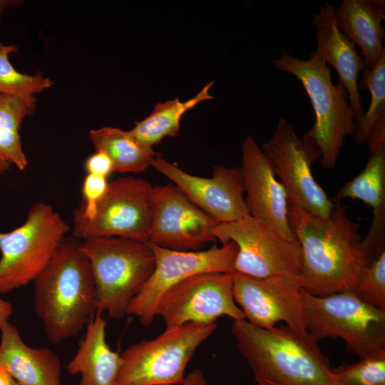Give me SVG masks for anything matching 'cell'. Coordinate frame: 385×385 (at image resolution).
I'll use <instances>...</instances> for the list:
<instances>
[{"instance_id": "ab89813d", "label": "cell", "mask_w": 385, "mask_h": 385, "mask_svg": "<svg viewBox=\"0 0 385 385\" xmlns=\"http://www.w3.org/2000/svg\"><path fill=\"white\" fill-rule=\"evenodd\" d=\"M257 385H258V384H257Z\"/></svg>"}, {"instance_id": "603a6c76", "label": "cell", "mask_w": 385, "mask_h": 385, "mask_svg": "<svg viewBox=\"0 0 385 385\" xmlns=\"http://www.w3.org/2000/svg\"><path fill=\"white\" fill-rule=\"evenodd\" d=\"M88 137L95 150L111 160L113 172L138 173L145 171L158 155L153 148L138 143L129 130L113 127L92 129Z\"/></svg>"}, {"instance_id": "44dd1931", "label": "cell", "mask_w": 385, "mask_h": 385, "mask_svg": "<svg viewBox=\"0 0 385 385\" xmlns=\"http://www.w3.org/2000/svg\"><path fill=\"white\" fill-rule=\"evenodd\" d=\"M336 17L342 32L360 48L365 68L372 69L385 53L384 0H343Z\"/></svg>"}, {"instance_id": "8992f818", "label": "cell", "mask_w": 385, "mask_h": 385, "mask_svg": "<svg viewBox=\"0 0 385 385\" xmlns=\"http://www.w3.org/2000/svg\"><path fill=\"white\" fill-rule=\"evenodd\" d=\"M302 295L306 329L315 340L341 339L359 359L385 353V310L351 291L317 296L302 289Z\"/></svg>"}, {"instance_id": "8fae6325", "label": "cell", "mask_w": 385, "mask_h": 385, "mask_svg": "<svg viewBox=\"0 0 385 385\" xmlns=\"http://www.w3.org/2000/svg\"><path fill=\"white\" fill-rule=\"evenodd\" d=\"M262 150L289 199L321 218L330 215L334 203L317 183L311 170L313 163L321 158V152L312 140L299 138L293 125L282 118Z\"/></svg>"}, {"instance_id": "30bf717a", "label": "cell", "mask_w": 385, "mask_h": 385, "mask_svg": "<svg viewBox=\"0 0 385 385\" xmlns=\"http://www.w3.org/2000/svg\"><path fill=\"white\" fill-rule=\"evenodd\" d=\"M153 188L148 180L134 177L109 182L93 219L74 213L72 237L81 241L119 237L148 243Z\"/></svg>"}, {"instance_id": "2e32d148", "label": "cell", "mask_w": 385, "mask_h": 385, "mask_svg": "<svg viewBox=\"0 0 385 385\" xmlns=\"http://www.w3.org/2000/svg\"><path fill=\"white\" fill-rule=\"evenodd\" d=\"M151 166L173 181L195 205L217 222H228L249 215L240 168L217 165L210 178L186 173L158 155Z\"/></svg>"}, {"instance_id": "7a4b0ae2", "label": "cell", "mask_w": 385, "mask_h": 385, "mask_svg": "<svg viewBox=\"0 0 385 385\" xmlns=\"http://www.w3.org/2000/svg\"><path fill=\"white\" fill-rule=\"evenodd\" d=\"M34 310L53 344L77 335L97 313L90 262L81 241L66 237L34 280Z\"/></svg>"}, {"instance_id": "277c9868", "label": "cell", "mask_w": 385, "mask_h": 385, "mask_svg": "<svg viewBox=\"0 0 385 385\" xmlns=\"http://www.w3.org/2000/svg\"><path fill=\"white\" fill-rule=\"evenodd\" d=\"M272 65L297 78L310 99L315 121L304 136L312 140L321 152L320 163L326 170L337 164L346 136L355 127V114L347 91L340 83L332 81L331 68L314 52L301 60L282 51Z\"/></svg>"}, {"instance_id": "ac0fdd59", "label": "cell", "mask_w": 385, "mask_h": 385, "mask_svg": "<svg viewBox=\"0 0 385 385\" xmlns=\"http://www.w3.org/2000/svg\"><path fill=\"white\" fill-rule=\"evenodd\" d=\"M319 6V10L313 14L311 19L317 38V50L314 52L337 71L339 83L345 87L357 118L364 112L358 88L359 76L365 68L363 59L355 45L339 29L336 7L328 2L320 4Z\"/></svg>"}, {"instance_id": "74e56055", "label": "cell", "mask_w": 385, "mask_h": 385, "mask_svg": "<svg viewBox=\"0 0 385 385\" xmlns=\"http://www.w3.org/2000/svg\"><path fill=\"white\" fill-rule=\"evenodd\" d=\"M333 385H349V384H342V383L334 382Z\"/></svg>"}, {"instance_id": "9a60e30c", "label": "cell", "mask_w": 385, "mask_h": 385, "mask_svg": "<svg viewBox=\"0 0 385 385\" xmlns=\"http://www.w3.org/2000/svg\"><path fill=\"white\" fill-rule=\"evenodd\" d=\"M217 223L176 185L153 186L148 243L175 250H199L215 240L212 230Z\"/></svg>"}, {"instance_id": "ffe728a7", "label": "cell", "mask_w": 385, "mask_h": 385, "mask_svg": "<svg viewBox=\"0 0 385 385\" xmlns=\"http://www.w3.org/2000/svg\"><path fill=\"white\" fill-rule=\"evenodd\" d=\"M0 332V366L19 385H61V363L53 351L28 346L9 322Z\"/></svg>"}, {"instance_id": "4fadbf2b", "label": "cell", "mask_w": 385, "mask_h": 385, "mask_svg": "<svg viewBox=\"0 0 385 385\" xmlns=\"http://www.w3.org/2000/svg\"><path fill=\"white\" fill-rule=\"evenodd\" d=\"M156 315L166 328L213 324L222 316L245 319L234 298L232 272L202 273L180 282L160 298Z\"/></svg>"}, {"instance_id": "d6a6232c", "label": "cell", "mask_w": 385, "mask_h": 385, "mask_svg": "<svg viewBox=\"0 0 385 385\" xmlns=\"http://www.w3.org/2000/svg\"><path fill=\"white\" fill-rule=\"evenodd\" d=\"M182 385H207V381L203 372L199 369H195L185 376Z\"/></svg>"}, {"instance_id": "f1b7e54d", "label": "cell", "mask_w": 385, "mask_h": 385, "mask_svg": "<svg viewBox=\"0 0 385 385\" xmlns=\"http://www.w3.org/2000/svg\"><path fill=\"white\" fill-rule=\"evenodd\" d=\"M34 96L0 94V128L19 131L24 120L36 110Z\"/></svg>"}, {"instance_id": "f546056e", "label": "cell", "mask_w": 385, "mask_h": 385, "mask_svg": "<svg viewBox=\"0 0 385 385\" xmlns=\"http://www.w3.org/2000/svg\"><path fill=\"white\" fill-rule=\"evenodd\" d=\"M108 183L107 178L87 174L82 184L83 202L74 213L86 220L93 219L99 202L107 191Z\"/></svg>"}, {"instance_id": "d4e9b609", "label": "cell", "mask_w": 385, "mask_h": 385, "mask_svg": "<svg viewBox=\"0 0 385 385\" xmlns=\"http://www.w3.org/2000/svg\"><path fill=\"white\" fill-rule=\"evenodd\" d=\"M359 90H368L370 103L366 112L355 118L351 134L355 143L367 144L370 133L379 123H385V53L372 69L364 68L358 81Z\"/></svg>"}, {"instance_id": "3957f363", "label": "cell", "mask_w": 385, "mask_h": 385, "mask_svg": "<svg viewBox=\"0 0 385 385\" xmlns=\"http://www.w3.org/2000/svg\"><path fill=\"white\" fill-rule=\"evenodd\" d=\"M231 332L258 385H333L332 368L318 342L286 325L262 328L233 320Z\"/></svg>"}, {"instance_id": "f35d334b", "label": "cell", "mask_w": 385, "mask_h": 385, "mask_svg": "<svg viewBox=\"0 0 385 385\" xmlns=\"http://www.w3.org/2000/svg\"><path fill=\"white\" fill-rule=\"evenodd\" d=\"M0 20H1V19H0ZM1 46H2V44L0 43V47H1Z\"/></svg>"}, {"instance_id": "5bb4252c", "label": "cell", "mask_w": 385, "mask_h": 385, "mask_svg": "<svg viewBox=\"0 0 385 385\" xmlns=\"http://www.w3.org/2000/svg\"><path fill=\"white\" fill-rule=\"evenodd\" d=\"M235 302L245 319L258 327L279 322L299 333H307L301 277L277 275L257 278L232 272Z\"/></svg>"}, {"instance_id": "ba28073f", "label": "cell", "mask_w": 385, "mask_h": 385, "mask_svg": "<svg viewBox=\"0 0 385 385\" xmlns=\"http://www.w3.org/2000/svg\"><path fill=\"white\" fill-rule=\"evenodd\" d=\"M71 230L50 205L38 202L31 206L22 225L0 232V294L34 282Z\"/></svg>"}, {"instance_id": "5b68a950", "label": "cell", "mask_w": 385, "mask_h": 385, "mask_svg": "<svg viewBox=\"0 0 385 385\" xmlns=\"http://www.w3.org/2000/svg\"><path fill=\"white\" fill-rule=\"evenodd\" d=\"M97 292V312L119 319L142 289L155 267L146 242L119 237H97L81 241Z\"/></svg>"}, {"instance_id": "d590c367", "label": "cell", "mask_w": 385, "mask_h": 385, "mask_svg": "<svg viewBox=\"0 0 385 385\" xmlns=\"http://www.w3.org/2000/svg\"><path fill=\"white\" fill-rule=\"evenodd\" d=\"M19 1L14 0H0V19L2 12L7 8L14 6L15 5L19 4Z\"/></svg>"}, {"instance_id": "4dcf8cb0", "label": "cell", "mask_w": 385, "mask_h": 385, "mask_svg": "<svg viewBox=\"0 0 385 385\" xmlns=\"http://www.w3.org/2000/svg\"><path fill=\"white\" fill-rule=\"evenodd\" d=\"M0 155L19 170H24L28 164L18 130L0 128Z\"/></svg>"}, {"instance_id": "7c38bea8", "label": "cell", "mask_w": 385, "mask_h": 385, "mask_svg": "<svg viewBox=\"0 0 385 385\" xmlns=\"http://www.w3.org/2000/svg\"><path fill=\"white\" fill-rule=\"evenodd\" d=\"M155 257L153 271L131 301L127 314L136 317L145 327L156 315L163 295L171 287L192 276L206 272H232L237 248L233 242L207 250L184 251L150 244Z\"/></svg>"}, {"instance_id": "cb8c5ba5", "label": "cell", "mask_w": 385, "mask_h": 385, "mask_svg": "<svg viewBox=\"0 0 385 385\" xmlns=\"http://www.w3.org/2000/svg\"><path fill=\"white\" fill-rule=\"evenodd\" d=\"M214 83L205 86L194 97L181 101L178 98L155 105L152 113L140 121H136L130 130L140 144L153 148L164 138L175 136L180 130L183 115L197 104L213 98L210 90Z\"/></svg>"}, {"instance_id": "52a82bcc", "label": "cell", "mask_w": 385, "mask_h": 385, "mask_svg": "<svg viewBox=\"0 0 385 385\" xmlns=\"http://www.w3.org/2000/svg\"><path fill=\"white\" fill-rule=\"evenodd\" d=\"M216 329V323H189L130 345L120 354L115 385L182 384L195 351Z\"/></svg>"}, {"instance_id": "e0dca14e", "label": "cell", "mask_w": 385, "mask_h": 385, "mask_svg": "<svg viewBox=\"0 0 385 385\" xmlns=\"http://www.w3.org/2000/svg\"><path fill=\"white\" fill-rule=\"evenodd\" d=\"M242 155L245 201L250 215L272 226L284 238L296 240L289 223L287 191L251 136L242 143Z\"/></svg>"}, {"instance_id": "83f0119b", "label": "cell", "mask_w": 385, "mask_h": 385, "mask_svg": "<svg viewBox=\"0 0 385 385\" xmlns=\"http://www.w3.org/2000/svg\"><path fill=\"white\" fill-rule=\"evenodd\" d=\"M353 292L366 303L385 310V251L369 263Z\"/></svg>"}, {"instance_id": "6da1fadb", "label": "cell", "mask_w": 385, "mask_h": 385, "mask_svg": "<svg viewBox=\"0 0 385 385\" xmlns=\"http://www.w3.org/2000/svg\"><path fill=\"white\" fill-rule=\"evenodd\" d=\"M327 218L309 212L288 198V217L302 252V289L317 296L353 292L369 261L359 225L340 202Z\"/></svg>"}, {"instance_id": "4316f807", "label": "cell", "mask_w": 385, "mask_h": 385, "mask_svg": "<svg viewBox=\"0 0 385 385\" xmlns=\"http://www.w3.org/2000/svg\"><path fill=\"white\" fill-rule=\"evenodd\" d=\"M334 382L349 385H385V353L332 369Z\"/></svg>"}, {"instance_id": "8d00e7d4", "label": "cell", "mask_w": 385, "mask_h": 385, "mask_svg": "<svg viewBox=\"0 0 385 385\" xmlns=\"http://www.w3.org/2000/svg\"><path fill=\"white\" fill-rule=\"evenodd\" d=\"M11 164L0 155V175L4 174L10 168Z\"/></svg>"}, {"instance_id": "1f68e13d", "label": "cell", "mask_w": 385, "mask_h": 385, "mask_svg": "<svg viewBox=\"0 0 385 385\" xmlns=\"http://www.w3.org/2000/svg\"><path fill=\"white\" fill-rule=\"evenodd\" d=\"M84 168L87 174L107 178L113 172V165L110 158L105 153L98 150H95L86 158Z\"/></svg>"}, {"instance_id": "484cf974", "label": "cell", "mask_w": 385, "mask_h": 385, "mask_svg": "<svg viewBox=\"0 0 385 385\" xmlns=\"http://www.w3.org/2000/svg\"><path fill=\"white\" fill-rule=\"evenodd\" d=\"M16 49L14 45L2 44L0 47V94L34 96L51 88L53 81L41 72L29 75L14 68L9 60V55Z\"/></svg>"}, {"instance_id": "e575fe53", "label": "cell", "mask_w": 385, "mask_h": 385, "mask_svg": "<svg viewBox=\"0 0 385 385\" xmlns=\"http://www.w3.org/2000/svg\"><path fill=\"white\" fill-rule=\"evenodd\" d=\"M0 385H19L11 374L0 366Z\"/></svg>"}, {"instance_id": "836d02e7", "label": "cell", "mask_w": 385, "mask_h": 385, "mask_svg": "<svg viewBox=\"0 0 385 385\" xmlns=\"http://www.w3.org/2000/svg\"><path fill=\"white\" fill-rule=\"evenodd\" d=\"M12 313L13 307L11 304L0 297V327L4 323L9 322Z\"/></svg>"}, {"instance_id": "7402d4cb", "label": "cell", "mask_w": 385, "mask_h": 385, "mask_svg": "<svg viewBox=\"0 0 385 385\" xmlns=\"http://www.w3.org/2000/svg\"><path fill=\"white\" fill-rule=\"evenodd\" d=\"M86 327L85 336L67 364L68 372L80 374L79 385H115L121 358L106 342V321L97 312Z\"/></svg>"}, {"instance_id": "9c48e42d", "label": "cell", "mask_w": 385, "mask_h": 385, "mask_svg": "<svg viewBox=\"0 0 385 385\" xmlns=\"http://www.w3.org/2000/svg\"><path fill=\"white\" fill-rule=\"evenodd\" d=\"M212 235L222 245L233 242L237 245L235 272L257 278L302 275L303 258L298 241L284 238L250 215L217 223Z\"/></svg>"}, {"instance_id": "d6986e66", "label": "cell", "mask_w": 385, "mask_h": 385, "mask_svg": "<svg viewBox=\"0 0 385 385\" xmlns=\"http://www.w3.org/2000/svg\"><path fill=\"white\" fill-rule=\"evenodd\" d=\"M361 200L372 208L369 230L362 238L361 247L369 262L385 251V144L370 153L364 169L346 182L332 199Z\"/></svg>"}]
</instances>
